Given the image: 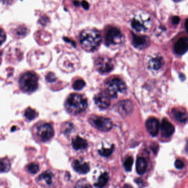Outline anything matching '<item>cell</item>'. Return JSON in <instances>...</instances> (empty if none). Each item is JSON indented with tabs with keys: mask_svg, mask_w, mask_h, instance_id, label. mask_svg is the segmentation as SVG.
Listing matches in <instances>:
<instances>
[{
	"mask_svg": "<svg viewBox=\"0 0 188 188\" xmlns=\"http://www.w3.org/2000/svg\"><path fill=\"white\" fill-rule=\"evenodd\" d=\"M80 39L82 47L87 51L96 50L102 40L100 32L94 29H88L83 30L80 34Z\"/></svg>",
	"mask_w": 188,
	"mask_h": 188,
	"instance_id": "1",
	"label": "cell"
},
{
	"mask_svg": "<svg viewBox=\"0 0 188 188\" xmlns=\"http://www.w3.org/2000/svg\"><path fill=\"white\" fill-rule=\"evenodd\" d=\"M65 106L69 113L78 114L86 110L88 106V102L86 99L81 95L72 94L67 99Z\"/></svg>",
	"mask_w": 188,
	"mask_h": 188,
	"instance_id": "2",
	"label": "cell"
},
{
	"mask_svg": "<svg viewBox=\"0 0 188 188\" xmlns=\"http://www.w3.org/2000/svg\"><path fill=\"white\" fill-rule=\"evenodd\" d=\"M19 86L24 92L31 93L38 88V77L32 72H27L22 74L19 79Z\"/></svg>",
	"mask_w": 188,
	"mask_h": 188,
	"instance_id": "3",
	"label": "cell"
},
{
	"mask_svg": "<svg viewBox=\"0 0 188 188\" xmlns=\"http://www.w3.org/2000/svg\"><path fill=\"white\" fill-rule=\"evenodd\" d=\"M79 61L77 57L69 54L63 55L58 60V66L63 71L72 72L77 69Z\"/></svg>",
	"mask_w": 188,
	"mask_h": 188,
	"instance_id": "4",
	"label": "cell"
},
{
	"mask_svg": "<svg viewBox=\"0 0 188 188\" xmlns=\"http://www.w3.org/2000/svg\"><path fill=\"white\" fill-rule=\"evenodd\" d=\"M124 83L118 78H113L107 83V91L110 97L116 98L118 93H123L126 91Z\"/></svg>",
	"mask_w": 188,
	"mask_h": 188,
	"instance_id": "5",
	"label": "cell"
},
{
	"mask_svg": "<svg viewBox=\"0 0 188 188\" xmlns=\"http://www.w3.org/2000/svg\"><path fill=\"white\" fill-rule=\"evenodd\" d=\"M35 132L38 137L43 142L49 141L54 135L52 127L48 123H43L36 126Z\"/></svg>",
	"mask_w": 188,
	"mask_h": 188,
	"instance_id": "6",
	"label": "cell"
},
{
	"mask_svg": "<svg viewBox=\"0 0 188 188\" xmlns=\"http://www.w3.org/2000/svg\"><path fill=\"white\" fill-rule=\"evenodd\" d=\"M90 122L95 128L102 132H107L112 127V122L111 119L99 116H92Z\"/></svg>",
	"mask_w": 188,
	"mask_h": 188,
	"instance_id": "7",
	"label": "cell"
},
{
	"mask_svg": "<svg viewBox=\"0 0 188 188\" xmlns=\"http://www.w3.org/2000/svg\"><path fill=\"white\" fill-rule=\"evenodd\" d=\"M123 35L118 29L112 28L109 29L105 36V44L107 46H116L122 41Z\"/></svg>",
	"mask_w": 188,
	"mask_h": 188,
	"instance_id": "8",
	"label": "cell"
},
{
	"mask_svg": "<svg viewBox=\"0 0 188 188\" xmlns=\"http://www.w3.org/2000/svg\"><path fill=\"white\" fill-rule=\"evenodd\" d=\"M95 67L99 72L107 73L113 69V64L108 58L100 57L95 61Z\"/></svg>",
	"mask_w": 188,
	"mask_h": 188,
	"instance_id": "9",
	"label": "cell"
},
{
	"mask_svg": "<svg viewBox=\"0 0 188 188\" xmlns=\"http://www.w3.org/2000/svg\"><path fill=\"white\" fill-rule=\"evenodd\" d=\"M116 109L121 116L125 117L128 116L132 113L133 106L130 101H122L116 105Z\"/></svg>",
	"mask_w": 188,
	"mask_h": 188,
	"instance_id": "10",
	"label": "cell"
},
{
	"mask_svg": "<svg viewBox=\"0 0 188 188\" xmlns=\"http://www.w3.org/2000/svg\"><path fill=\"white\" fill-rule=\"evenodd\" d=\"M146 127L147 131L152 136L157 135L160 128V123L155 118H150L146 122Z\"/></svg>",
	"mask_w": 188,
	"mask_h": 188,
	"instance_id": "11",
	"label": "cell"
},
{
	"mask_svg": "<svg viewBox=\"0 0 188 188\" xmlns=\"http://www.w3.org/2000/svg\"><path fill=\"white\" fill-rule=\"evenodd\" d=\"M94 101L97 106L102 109H105L110 105V97L107 94L104 93L98 94L94 97Z\"/></svg>",
	"mask_w": 188,
	"mask_h": 188,
	"instance_id": "12",
	"label": "cell"
},
{
	"mask_svg": "<svg viewBox=\"0 0 188 188\" xmlns=\"http://www.w3.org/2000/svg\"><path fill=\"white\" fill-rule=\"evenodd\" d=\"M162 135L164 138H168L173 135L174 132V127L168 120L164 119L160 126Z\"/></svg>",
	"mask_w": 188,
	"mask_h": 188,
	"instance_id": "13",
	"label": "cell"
},
{
	"mask_svg": "<svg viewBox=\"0 0 188 188\" xmlns=\"http://www.w3.org/2000/svg\"><path fill=\"white\" fill-rule=\"evenodd\" d=\"M188 50V38L179 39L174 46V51L177 55H182Z\"/></svg>",
	"mask_w": 188,
	"mask_h": 188,
	"instance_id": "14",
	"label": "cell"
},
{
	"mask_svg": "<svg viewBox=\"0 0 188 188\" xmlns=\"http://www.w3.org/2000/svg\"><path fill=\"white\" fill-rule=\"evenodd\" d=\"M149 44V40L146 36H140L133 34V44L138 49H144Z\"/></svg>",
	"mask_w": 188,
	"mask_h": 188,
	"instance_id": "15",
	"label": "cell"
},
{
	"mask_svg": "<svg viewBox=\"0 0 188 188\" xmlns=\"http://www.w3.org/2000/svg\"><path fill=\"white\" fill-rule=\"evenodd\" d=\"M73 167L76 172L82 174L87 173L90 170V167L88 163H83L78 160H75L73 162Z\"/></svg>",
	"mask_w": 188,
	"mask_h": 188,
	"instance_id": "16",
	"label": "cell"
},
{
	"mask_svg": "<svg viewBox=\"0 0 188 188\" xmlns=\"http://www.w3.org/2000/svg\"><path fill=\"white\" fill-rule=\"evenodd\" d=\"M147 163L144 157H139L136 162V169L139 174H144L147 169Z\"/></svg>",
	"mask_w": 188,
	"mask_h": 188,
	"instance_id": "17",
	"label": "cell"
},
{
	"mask_svg": "<svg viewBox=\"0 0 188 188\" xmlns=\"http://www.w3.org/2000/svg\"><path fill=\"white\" fill-rule=\"evenodd\" d=\"M72 145L74 149L76 150H83L88 146V143L84 139L77 136L73 140Z\"/></svg>",
	"mask_w": 188,
	"mask_h": 188,
	"instance_id": "18",
	"label": "cell"
},
{
	"mask_svg": "<svg viewBox=\"0 0 188 188\" xmlns=\"http://www.w3.org/2000/svg\"><path fill=\"white\" fill-rule=\"evenodd\" d=\"M172 114L177 121L180 123H185L188 120V116L185 112L180 110L174 109Z\"/></svg>",
	"mask_w": 188,
	"mask_h": 188,
	"instance_id": "19",
	"label": "cell"
},
{
	"mask_svg": "<svg viewBox=\"0 0 188 188\" xmlns=\"http://www.w3.org/2000/svg\"><path fill=\"white\" fill-rule=\"evenodd\" d=\"M108 176L107 173H104L99 178L98 181L94 185L97 188H103L106 185L108 182Z\"/></svg>",
	"mask_w": 188,
	"mask_h": 188,
	"instance_id": "20",
	"label": "cell"
},
{
	"mask_svg": "<svg viewBox=\"0 0 188 188\" xmlns=\"http://www.w3.org/2000/svg\"><path fill=\"white\" fill-rule=\"evenodd\" d=\"M11 169V163L7 158L0 159V172L6 173Z\"/></svg>",
	"mask_w": 188,
	"mask_h": 188,
	"instance_id": "21",
	"label": "cell"
},
{
	"mask_svg": "<svg viewBox=\"0 0 188 188\" xmlns=\"http://www.w3.org/2000/svg\"><path fill=\"white\" fill-rule=\"evenodd\" d=\"M38 114L35 110L31 108V107H28L25 110L24 112V116L25 118L29 121H32L38 117Z\"/></svg>",
	"mask_w": 188,
	"mask_h": 188,
	"instance_id": "22",
	"label": "cell"
},
{
	"mask_svg": "<svg viewBox=\"0 0 188 188\" xmlns=\"http://www.w3.org/2000/svg\"><path fill=\"white\" fill-rule=\"evenodd\" d=\"M132 27L135 30V31L138 32H141L144 31L145 30L144 25L140 22L139 20L134 18L132 20Z\"/></svg>",
	"mask_w": 188,
	"mask_h": 188,
	"instance_id": "23",
	"label": "cell"
},
{
	"mask_svg": "<svg viewBox=\"0 0 188 188\" xmlns=\"http://www.w3.org/2000/svg\"><path fill=\"white\" fill-rule=\"evenodd\" d=\"M28 33V29L24 26H19L14 30V34L17 37H24Z\"/></svg>",
	"mask_w": 188,
	"mask_h": 188,
	"instance_id": "24",
	"label": "cell"
},
{
	"mask_svg": "<svg viewBox=\"0 0 188 188\" xmlns=\"http://www.w3.org/2000/svg\"><path fill=\"white\" fill-rule=\"evenodd\" d=\"M39 180H44L45 182H46L47 184L50 185L52 183V174L51 173L46 172L41 174L40 176L39 177Z\"/></svg>",
	"mask_w": 188,
	"mask_h": 188,
	"instance_id": "25",
	"label": "cell"
},
{
	"mask_svg": "<svg viewBox=\"0 0 188 188\" xmlns=\"http://www.w3.org/2000/svg\"><path fill=\"white\" fill-rule=\"evenodd\" d=\"M150 65L153 69L157 70V69L160 68L161 66L162 65L161 60L159 58H154L150 62Z\"/></svg>",
	"mask_w": 188,
	"mask_h": 188,
	"instance_id": "26",
	"label": "cell"
},
{
	"mask_svg": "<svg viewBox=\"0 0 188 188\" xmlns=\"http://www.w3.org/2000/svg\"><path fill=\"white\" fill-rule=\"evenodd\" d=\"M133 164V159L132 157H128L124 163V169L127 172H130L132 170V166Z\"/></svg>",
	"mask_w": 188,
	"mask_h": 188,
	"instance_id": "27",
	"label": "cell"
},
{
	"mask_svg": "<svg viewBox=\"0 0 188 188\" xmlns=\"http://www.w3.org/2000/svg\"><path fill=\"white\" fill-rule=\"evenodd\" d=\"M113 149H114V146H112L109 149L102 148L101 150H99V152L101 156H103L104 157H108L112 154Z\"/></svg>",
	"mask_w": 188,
	"mask_h": 188,
	"instance_id": "28",
	"label": "cell"
},
{
	"mask_svg": "<svg viewBox=\"0 0 188 188\" xmlns=\"http://www.w3.org/2000/svg\"><path fill=\"white\" fill-rule=\"evenodd\" d=\"M74 188H92V187L86 180H80L76 184Z\"/></svg>",
	"mask_w": 188,
	"mask_h": 188,
	"instance_id": "29",
	"label": "cell"
},
{
	"mask_svg": "<svg viewBox=\"0 0 188 188\" xmlns=\"http://www.w3.org/2000/svg\"><path fill=\"white\" fill-rule=\"evenodd\" d=\"M85 85V83L84 82V80L81 79H79L75 81V82L73 83V87L76 90H80L84 87Z\"/></svg>",
	"mask_w": 188,
	"mask_h": 188,
	"instance_id": "30",
	"label": "cell"
},
{
	"mask_svg": "<svg viewBox=\"0 0 188 188\" xmlns=\"http://www.w3.org/2000/svg\"><path fill=\"white\" fill-rule=\"evenodd\" d=\"M28 169L29 172L31 174H36L39 171V167L37 164L31 163L28 166Z\"/></svg>",
	"mask_w": 188,
	"mask_h": 188,
	"instance_id": "31",
	"label": "cell"
},
{
	"mask_svg": "<svg viewBox=\"0 0 188 188\" xmlns=\"http://www.w3.org/2000/svg\"><path fill=\"white\" fill-rule=\"evenodd\" d=\"M46 79L47 82L52 83V82H55L56 80V76L53 74V73H49L46 75Z\"/></svg>",
	"mask_w": 188,
	"mask_h": 188,
	"instance_id": "32",
	"label": "cell"
},
{
	"mask_svg": "<svg viewBox=\"0 0 188 188\" xmlns=\"http://www.w3.org/2000/svg\"><path fill=\"white\" fill-rule=\"evenodd\" d=\"M174 166L177 169H182L184 168L185 164L181 160H177L175 161Z\"/></svg>",
	"mask_w": 188,
	"mask_h": 188,
	"instance_id": "33",
	"label": "cell"
},
{
	"mask_svg": "<svg viewBox=\"0 0 188 188\" xmlns=\"http://www.w3.org/2000/svg\"><path fill=\"white\" fill-rule=\"evenodd\" d=\"M6 39V35L3 29L0 28V46L3 44Z\"/></svg>",
	"mask_w": 188,
	"mask_h": 188,
	"instance_id": "34",
	"label": "cell"
},
{
	"mask_svg": "<svg viewBox=\"0 0 188 188\" xmlns=\"http://www.w3.org/2000/svg\"><path fill=\"white\" fill-rule=\"evenodd\" d=\"M82 6L84 8L85 10H88L89 8V3H88L87 1L83 0L82 1Z\"/></svg>",
	"mask_w": 188,
	"mask_h": 188,
	"instance_id": "35",
	"label": "cell"
},
{
	"mask_svg": "<svg viewBox=\"0 0 188 188\" xmlns=\"http://www.w3.org/2000/svg\"><path fill=\"white\" fill-rule=\"evenodd\" d=\"M180 22V18L177 16L174 17L172 18V23L173 24L177 25L179 24V23Z\"/></svg>",
	"mask_w": 188,
	"mask_h": 188,
	"instance_id": "36",
	"label": "cell"
},
{
	"mask_svg": "<svg viewBox=\"0 0 188 188\" xmlns=\"http://www.w3.org/2000/svg\"><path fill=\"white\" fill-rule=\"evenodd\" d=\"M4 4H10L12 3V0H2Z\"/></svg>",
	"mask_w": 188,
	"mask_h": 188,
	"instance_id": "37",
	"label": "cell"
},
{
	"mask_svg": "<svg viewBox=\"0 0 188 188\" xmlns=\"http://www.w3.org/2000/svg\"><path fill=\"white\" fill-rule=\"evenodd\" d=\"M185 29H186V30L187 31V33H188V19L186 20L185 23Z\"/></svg>",
	"mask_w": 188,
	"mask_h": 188,
	"instance_id": "38",
	"label": "cell"
},
{
	"mask_svg": "<svg viewBox=\"0 0 188 188\" xmlns=\"http://www.w3.org/2000/svg\"><path fill=\"white\" fill-rule=\"evenodd\" d=\"M74 4L75 6H79L80 5V3L78 1H74Z\"/></svg>",
	"mask_w": 188,
	"mask_h": 188,
	"instance_id": "39",
	"label": "cell"
},
{
	"mask_svg": "<svg viewBox=\"0 0 188 188\" xmlns=\"http://www.w3.org/2000/svg\"><path fill=\"white\" fill-rule=\"evenodd\" d=\"M185 152L188 154V141L187 142V143H186V146H185Z\"/></svg>",
	"mask_w": 188,
	"mask_h": 188,
	"instance_id": "40",
	"label": "cell"
},
{
	"mask_svg": "<svg viewBox=\"0 0 188 188\" xmlns=\"http://www.w3.org/2000/svg\"><path fill=\"white\" fill-rule=\"evenodd\" d=\"M174 2H179V1H180L181 0H173Z\"/></svg>",
	"mask_w": 188,
	"mask_h": 188,
	"instance_id": "41",
	"label": "cell"
},
{
	"mask_svg": "<svg viewBox=\"0 0 188 188\" xmlns=\"http://www.w3.org/2000/svg\"><path fill=\"white\" fill-rule=\"evenodd\" d=\"M1 62V53H0V63Z\"/></svg>",
	"mask_w": 188,
	"mask_h": 188,
	"instance_id": "42",
	"label": "cell"
}]
</instances>
